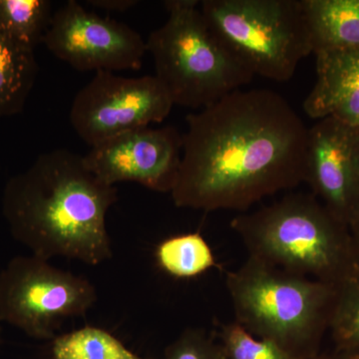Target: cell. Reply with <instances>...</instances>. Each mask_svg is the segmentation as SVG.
<instances>
[{
    "label": "cell",
    "mask_w": 359,
    "mask_h": 359,
    "mask_svg": "<svg viewBox=\"0 0 359 359\" xmlns=\"http://www.w3.org/2000/svg\"><path fill=\"white\" fill-rule=\"evenodd\" d=\"M308 131L285 97L237 90L187 117L176 207L245 212L306 180Z\"/></svg>",
    "instance_id": "6da1fadb"
},
{
    "label": "cell",
    "mask_w": 359,
    "mask_h": 359,
    "mask_svg": "<svg viewBox=\"0 0 359 359\" xmlns=\"http://www.w3.org/2000/svg\"><path fill=\"white\" fill-rule=\"evenodd\" d=\"M117 201V188L97 178L83 156L56 149L7 182L2 212L32 255L98 266L113 256L106 218Z\"/></svg>",
    "instance_id": "7a4b0ae2"
},
{
    "label": "cell",
    "mask_w": 359,
    "mask_h": 359,
    "mask_svg": "<svg viewBox=\"0 0 359 359\" xmlns=\"http://www.w3.org/2000/svg\"><path fill=\"white\" fill-rule=\"evenodd\" d=\"M314 196L290 193L231 219L249 257L339 287L355 273L344 226Z\"/></svg>",
    "instance_id": "3957f363"
},
{
    "label": "cell",
    "mask_w": 359,
    "mask_h": 359,
    "mask_svg": "<svg viewBox=\"0 0 359 359\" xmlns=\"http://www.w3.org/2000/svg\"><path fill=\"white\" fill-rule=\"evenodd\" d=\"M235 321L297 359H314L332 321L337 287L248 257L226 275Z\"/></svg>",
    "instance_id": "277c9868"
},
{
    "label": "cell",
    "mask_w": 359,
    "mask_h": 359,
    "mask_svg": "<svg viewBox=\"0 0 359 359\" xmlns=\"http://www.w3.org/2000/svg\"><path fill=\"white\" fill-rule=\"evenodd\" d=\"M200 2L165 1L167 20L146 40L155 76L174 105L194 110L218 102L255 77L212 32Z\"/></svg>",
    "instance_id": "5b68a950"
},
{
    "label": "cell",
    "mask_w": 359,
    "mask_h": 359,
    "mask_svg": "<svg viewBox=\"0 0 359 359\" xmlns=\"http://www.w3.org/2000/svg\"><path fill=\"white\" fill-rule=\"evenodd\" d=\"M200 9L212 32L254 76L289 81L313 54L302 0H204Z\"/></svg>",
    "instance_id": "8992f818"
},
{
    "label": "cell",
    "mask_w": 359,
    "mask_h": 359,
    "mask_svg": "<svg viewBox=\"0 0 359 359\" xmlns=\"http://www.w3.org/2000/svg\"><path fill=\"white\" fill-rule=\"evenodd\" d=\"M97 299L88 278L34 255L13 257L0 271V323L34 339L51 341L66 320L84 316Z\"/></svg>",
    "instance_id": "52a82bcc"
},
{
    "label": "cell",
    "mask_w": 359,
    "mask_h": 359,
    "mask_svg": "<svg viewBox=\"0 0 359 359\" xmlns=\"http://www.w3.org/2000/svg\"><path fill=\"white\" fill-rule=\"evenodd\" d=\"M174 103L157 77H124L99 71L78 91L71 105V126L93 147L131 130L162 123Z\"/></svg>",
    "instance_id": "ba28073f"
},
{
    "label": "cell",
    "mask_w": 359,
    "mask_h": 359,
    "mask_svg": "<svg viewBox=\"0 0 359 359\" xmlns=\"http://www.w3.org/2000/svg\"><path fill=\"white\" fill-rule=\"evenodd\" d=\"M46 48L78 71L139 70L147 53L130 26L86 11L69 0L54 13L43 39Z\"/></svg>",
    "instance_id": "9c48e42d"
},
{
    "label": "cell",
    "mask_w": 359,
    "mask_h": 359,
    "mask_svg": "<svg viewBox=\"0 0 359 359\" xmlns=\"http://www.w3.org/2000/svg\"><path fill=\"white\" fill-rule=\"evenodd\" d=\"M183 135L173 126L131 130L101 142L83 156L85 165L108 185L133 182L171 193L181 166Z\"/></svg>",
    "instance_id": "30bf717a"
},
{
    "label": "cell",
    "mask_w": 359,
    "mask_h": 359,
    "mask_svg": "<svg viewBox=\"0 0 359 359\" xmlns=\"http://www.w3.org/2000/svg\"><path fill=\"white\" fill-rule=\"evenodd\" d=\"M306 183L344 224L359 221V131L332 116L308 131Z\"/></svg>",
    "instance_id": "8fae6325"
},
{
    "label": "cell",
    "mask_w": 359,
    "mask_h": 359,
    "mask_svg": "<svg viewBox=\"0 0 359 359\" xmlns=\"http://www.w3.org/2000/svg\"><path fill=\"white\" fill-rule=\"evenodd\" d=\"M313 42L320 51L359 48V0H302Z\"/></svg>",
    "instance_id": "7c38bea8"
},
{
    "label": "cell",
    "mask_w": 359,
    "mask_h": 359,
    "mask_svg": "<svg viewBox=\"0 0 359 359\" xmlns=\"http://www.w3.org/2000/svg\"><path fill=\"white\" fill-rule=\"evenodd\" d=\"M316 81L304 102L313 119L327 117L332 104L346 92L359 89V48L316 52Z\"/></svg>",
    "instance_id": "4fadbf2b"
},
{
    "label": "cell",
    "mask_w": 359,
    "mask_h": 359,
    "mask_svg": "<svg viewBox=\"0 0 359 359\" xmlns=\"http://www.w3.org/2000/svg\"><path fill=\"white\" fill-rule=\"evenodd\" d=\"M37 73L34 51L21 48L0 33V117L20 114Z\"/></svg>",
    "instance_id": "5bb4252c"
},
{
    "label": "cell",
    "mask_w": 359,
    "mask_h": 359,
    "mask_svg": "<svg viewBox=\"0 0 359 359\" xmlns=\"http://www.w3.org/2000/svg\"><path fill=\"white\" fill-rule=\"evenodd\" d=\"M49 0H0V33L26 50L43 43L51 25Z\"/></svg>",
    "instance_id": "9a60e30c"
},
{
    "label": "cell",
    "mask_w": 359,
    "mask_h": 359,
    "mask_svg": "<svg viewBox=\"0 0 359 359\" xmlns=\"http://www.w3.org/2000/svg\"><path fill=\"white\" fill-rule=\"evenodd\" d=\"M52 359H147L103 328H78L51 340Z\"/></svg>",
    "instance_id": "2e32d148"
},
{
    "label": "cell",
    "mask_w": 359,
    "mask_h": 359,
    "mask_svg": "<svg viewBox=\"0 0 359 359\" xmlns=\"http://www.w3.org/2000/svg\"><path fill=\"white\" fill-rule=\"evenodd\" d=\"M156 259L163 271L177 278H195L217 266L211 248L198 231L163 241Z\"/></svg>",
    "instance_id": "e0dca14e"
},
{
    "label": "cell",
    "mask_w": 359,
    "mask_h": 359,
    "mask_svg": "<svg viewBox=\"0 0 359 359\" xmlns=\"http://www.w3.org/2000/svg\"><path fill=\"white\" fill-rule=\"evenodd\" d=\"M330 325L339 351H359V273L355 271L337 287V301Z\"/></svg>",
    "instance_id": "ac0fdd59"
},
{
    "label": "cell",
    "mask_w": 359,
    "mask_h": 359,
    "mask_svg": "<svg viewBox=\"0 0 359 359\" xmlns=\"http://www.w3.org/2000/svg\"><path fill=\"white\" fill-rule=\"evenodd\" d=\"M215 334L226 359H297L275 342L257 339L236 321L219 325Z\"/></svg>",
    "instance_id": "d6986e66"
},
{
    "label": "cell",
    "mask_w": 359,
    "mask_h": 359,
    "mask_svg": "<svg viewBox=\"0 0 359 359\" xmlns=\"http://www.w3.org/2000/svg\"><path fill=\"white\" fill-rule=\"evenodd\" d=\"M162 359H226L215 332L189 327L166 347Z\"/></svg>",
    "instance_id": "ffe728a7"
},
{
    "label": "cell",
    "mask_w": 359,
    "mask_h": 359,
    "mask_svg": "<svg viewBox=\"0 0 359 359\" xmlns=\"http://www.w3.org/2000/svg\"><path fill=\"white\" fill-rule=\"evenodd\" d=\"M327 116H332L359 131V89L340 96L328 110Z\"/></svg>",
    "instance_id": "44dd1931"
},
{
    "label": "cell",
    "mask_w": 359,
    "mask_h": 359,
    "mask_svg": "<svg viewBox=\"0 0 359 359\" xmlns=\"http://www.w3.org/2000/svg\"><path fill=\"white\" fill-rule=\"evenodd\" d=\"M89 6L110 13H126L139 4L136 0H89Z\"/></svg>",
    "instance_id": "7402d4cb"
},
{
    "label": "cell",
    "mask_w": 359,
    "mask_h": 359,
    "mask_svg": "<svg viewBox=\"0 0 359 359\" xmlns=\"http://www.w3.org/2000/svg\"><path fill=\"white\" fill-rule=\"evenodd\" d=\"M330 359H359V351H339L337 355Z\"/></svg>",
    "instance_id": "603a6c76"
},
{
    "label": "cell",
    "mask_w": 359,
    "mask_h": 359,
    "mask_svg": "<svg viewBox=\"0 0 359 359\" xmlns=\"http://www.w3.org/2000/svg\"><path fill=\"white\" fill-rule=\"evenodd\" d=\"M353 226V228L354 229V233H355V244H356V250L355 254V259H358L359 257V221L356 222V223H354L353 224H351Z\"/></svg>",
    "instance_id": "cb8c5ba5"
},
{
    "label": "cell",
    "mask_w": 359,
    "mask_h": 359,
    "mask_svg": "<svg viewBox=\"0 0 359 359\" xmlns=\"http://www.w3.org/2000/svg\"><path fill=\"white\" fill-rule=\"evenodd\" d=\"M330 356H325V355H318V358H316L314 359H330Z\"/></svg>",
    "instance_id": "d4e9b609"
},
{
    "label": "cell",
    "mask_w": 359,
    "mask_h": 359,
    "mask_svg": "<svg viewBox=\"0 0 359 359\" xmlns=\"http://www.w3.org/2000/svg\"><path fill=\"white\" fill-rule=\"evenodd\" d=\"M0 342H1V327H0Z\"/></svg>",
    "instance_id": "484cf974"
}]
</instances>
